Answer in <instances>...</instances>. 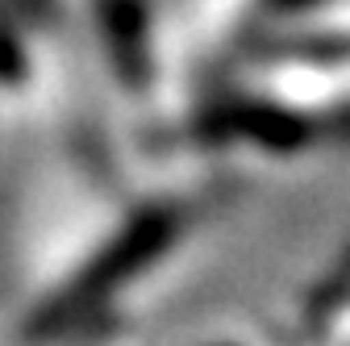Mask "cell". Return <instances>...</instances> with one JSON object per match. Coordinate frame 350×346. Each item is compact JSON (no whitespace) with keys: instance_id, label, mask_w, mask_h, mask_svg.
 Segmentation results:
<instances>
[{"instance_id":"6da1fadb","label":"cell","mask_w":350,"mask_h":346,"mask_svg":"<svg viewBox=\"0 0 350 346\" xmlns=\"http://www.w3.org/2000/svg\"><path fill=\"white\" fill-rule=\"evenodd\" d=\"M171 234H175V222L167 217V213H150L146 222H138L134 230H129L125 238H117L92 267H88L71 288H67V296L63 300H55V305L38 317V330H55L63 317H71V313H83L88 305H96V300H105V292H113L117 284H125L129 276H134L146 258H154L167 242H171Z\"/></svg>"}]
</instances>
